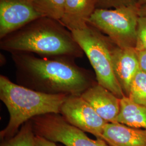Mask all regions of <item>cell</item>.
Masks as SVG:
<instances>
[{
    "instance_id": "cell-1",
    "label": "cell",
    "mask_w": 146,
    "mask_h": 146,
    "mask_svg": "<svg viewBox=\"0 0 146 146\" xmlns=\"http://www.w3.org/2000/svg\"><path fill=\"white\" fill-rule=\"evenodd\" d=\"M17 84L42 93L81 96L96 84L88 70L71 58H38L30 53H12Z\"/></svg>"
},
{
    "instance_id": "cell-2",
    "label": "cell",
    "mask_w": 146,
    "mask_h": 146,
    "mask_svg": "<svg viewBox=\"0 0 146 146\" xmlns=\"http://www.w3.org/2000/svg\"><path fill=\"white\" fill-rule=\"evenodd\" d=\"M0 48L11 54H36L48 58L75 59L84 55L71 31L60 21L46 17L1 39Z\"/></svg>"
},
{
    "instance_id": "cell-3",
    "label": "cell",
    "mask_w": 146,
    "mask_h": 146,
    "mask_svg": "<svg viewBox=\"0 0 146 146\" xmlns=\"http://www.w3.org/2000/svg\"><path fill=\"white\" fill-rule=\"evenodd\" d=\"M68 95L44 94L15 84L0 75V99L9 114L8 125L1 131V139L14 136L21 126L33 117L47 114H60Z\"/></svg>"
},
{
    "instance_id": "cell-4",
    "label": "cell",
    "mask_w": 146,
    "mask_h": 146,
    "mask_svg": "<svg viewBox=\"0 0 146 146\" xmlns=\"http://www.w3.org/2000/svg\"><path fill=\"white\" fill-rule=\"evenodd\" d=\"M71 33L88 58L98 84L108 89L119 99L125 96L113 70L111 48L114 43L89 24L82 29Z\"/></svg>"
},
{
    "instance_id": "cell-5",
    "label": "cell",
    "mask_w": 146,
    "mask_h": 146,
    "mask_svg": "<svg viewBox=\"0 0 146 146\" xmlns=\"http://www.w3.org/2000/svg\"><path fill=\"white\" fill-rule=\"evenodd\" d=\"M140 6L113 9L96 8L88 24L103 33L120 48H135Z\"/></svg>"
},
{
    "instance_id": "cell-6",
    "label": "cell",
    "mask_w": 146,
    "mask_h": 146,
    "mask_svg": "<svg viewBox=\"0 0 146 146\" xmlns=\"http://www.w3.org/2000/svg\"><path fill=\"white\" fill-rule=\"evenodd\" d=\"M31 121L36 135L65 146H110L101 139L89 138L84 131L69 123L60 114L40 115Z\"/></svg>"
},
{
    "instance_id": "cell-7",
    "label": "cell",
    "mask_w": 146,
    "mask_h": 146,
    "mask_svg": "<svg viewBox=\"0 0 146 146\" xmlns=\"http://www.w3.org/2000/svg\"><path fill=\"white\" fill-rule=\"evenodd\" d=\"M60 114L70 125L93 134L96 139H102L103 131L108 122L81 96H68L61 107Z\"/></svg>"
},
{
    "instance_id": "cell-8",
    "label": "cell",
    "mask_w": 146,
    "mask_h": 146,
    "mask_svg": "<svg viewBox=\"0 0 146 146\" xmlns=\"http://www.w3.org/2000/svg\"><path fill=\"white\" fill-rule=\"evenodd\" d=\"M41 17L29 0H0V38Z\"/></svg>"
},
{
    "instance_id": "cell-9",
    "label": "cell",
    "mask_w": 146,
    "mask_h": 146,
    "mask_svg": "<svg viewBox=\"0 0 146 146\" xmlns=\"http://www.w3.org/2000/svg\"><path fill=\"white\" fill-rule=\"evenodd\" d=\"M111 58L115 78L125 96H128L131 85L140 70L135 48H120L114 43Z\"/></svg>"
},
{
    "instance_id": "cell-10",
    "label": "cell",
    "mask_w": 146,
    "mask_h": 146,
    "mask_svg": "<svg viewBox=\"0 0 146 146\" xmlns=\"http://www.w3.org/2000/svg\"><path fill=\"white\" fill-rule=\"evenodd\" d=\"M81 96L107 122H117L120 111V99L108 89L97 82Z\"/></svg>"
},
{
    "instance_id": "cell-11",
    "label": "cell",
    "mask_w": 146,
    "mask_h": 146,
    "mask_svg": "<svg viewBox=\"0 0 146 146\" xmlns=\"http://www.w3.org/2000/svg\"><path fill=\"white\" fill-rule=\"evenodd\" d=\"M95 9L96 0H66L60 22L71 32L82 29Z\"/></svg>"
},
{
    "instance_id": "cell-12",
    "label": "cell",
    "mask_w": 146,
    "mask_h": 146,
    "mask_svg": "<svg viewBox=\"0 0 146 146\" xmlns=\"http://www.w3.org/2000/svg\"><path fill=\"white\" fill-rule=\"evenodd\" d=\"M102 139L110 146H146V130L118 122L107 123Z\"/></svg>"
},
{
    "instance_id": "cell-13",
    "label": "cell",
    "mask_w": 146,
    "mask_h": 146,
    "mask_svg": "<svg viewBox=\"0 0 146 146\" xmlns=\"http://www.w3.org/2000/svg\"><path fill=\"white\" fill-rule=\"evenodd\" d=\"M117 122L146 130V106L137 104L124 96L120 99V111Z\"/></svg>"
},
{
    "instance_id": "cell-14",
    "label": "cell",
    "mask_w": 146,
    "mask_h": 146,
    "mask_svg": "<svg viewBox=\"0 0 146 146\" xmlns=\"http://www.w3.org/2000/svg\"><path fill=\"white\" fill-rule=\"evenodd\" d=\"M42 17L60 21L62 18L66 0H29Z\"/></svg>"
},
{
    "instance_id": "cell-15",
    "label": "cell",
    "mask_w": 146,
    "mask_h": 146,
    "mask_svg": "<svg viewBox=\"0 0 146 146\" xmlns=\"http://www.w3.org/2000/svg\"><path fill=\"white\" fill-rule=\"evenodd\" d=\"M35 136L32 123L29 120L21 126L15 135L3 140L0 146H35Z\"/></svg>"
},
{
    "instance_id": "cell-16",
    "label": "cell",
    "mask_w": 146,
    "mask_h": 146,
    "mask_svg": "<svg viewBox=\"0 0 146 146\" xmlns=\"http://www.w3.org/2000/svg\"><path fill=\"white\" fill-rule=\"evenodd\" d=\"M128 97L136 104L146 106V73L141 69L132 82Z\"/></svg>"
},
{
    "instance_id": "cell-17",
    "label": "cell",
    "mask_w": 146,
    "mask_h": 146,
    "mask_svg": "<svg viewBox=\"0 0 146 146\" xmlns=\"http://www.w3.org/2000/svg\"><path fill=\"white\" fill-rule=\"evenodd\" d=\"M136 50H146V16H140L137 28Z\"/></svg>"
},
{
    "instance_id": "cell-18",
    "label": "cell",
    "mask_w": 146,
    "mask_h": 146,
    "mask_svg": "<svg viewBox=\"0 0 146 146\" xmlns=\"http://www.w3.org/2000/svg\"><path fill=\"white\" fill-rule=\"evenodd\" d=\"M137 5V0H96V9H113Z\"/></svg>"
},
{
    "instance_id": "cell-19",
    "label": "cell",
    "mask_w": 146,
    "mask_h": 146,
    "mask_svg": "<svg viewBox=\"0 0 146 146\" xmlns=\"http://www.w3.org/2000/svg\"><path fill=\"white\" fill-rule=\"evenodd\" d=\"M136 52L140 69L146 73V50H136Z\"/></svg>"
},
{
    "instance_id": "cell-20",
    "label": "cell",
    "mask_w": 146,
    "mask_h": 146,
    "mask_svg": "<svg viewBox=\"0 0 146 146\" xmlns=\"http://www.w3.org/2000/svg\"><path fill=\"white\" fill-rule=\"evenodd\" d=\"M35 146H58L55 142L47 140L41 136L36 135Z\"/></svg>"
},
{
    "instance_id": "cell-21",
    "label": "cell",
    "mask_w": 146,
    "mask_h": 146,
    "mask_svg": "<svg viewBox=\"0 0 146 146\" xmlns=\"http://www.w3.org/2000/svg\"><path fill=\"white\" fill-rule=\"evenodd\" d=\"M139 13L140 16H146V6H140Z\"/></svg>"
},
{
    "instance_id": "cell-22",
    "label": "cell",
    "mask_w": 146,
    "mask_h": 146,
    "mask_svg": "<svg viewBox=\"0 0 146 146\" xmlns=\"http://www.w3.org/2000/svg\"><path fill=\"white\" fill-rule=\"evenodd\" d=\"M137 5L140 7L146 6V0H137Z\"/></svg>"
}]
</instances>
